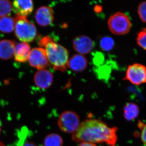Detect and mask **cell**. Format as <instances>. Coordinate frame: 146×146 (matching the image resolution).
Instances as JSON below:
<instances>
[{
    "label": "cell",
    "instance_id": "obj_1",
    "mask_svg": "<svg viewBox=\"0 0 146 146\" xmlns=\"http://www.w3.org/2000/svg\"><path fill=\"white\" fill-rule=\"evenodd\" d=\"M117 130L116 127H109L101 120L87 119L80 123L78 129L72 133V140L77 143H104L109 146H115Z\"/></svg>",
    "mask_w": 146,
    "mask_h": 146
},
{
    "label": "cell",
    "instance_id": "obj_2",
    "mask_svg": "<svg viewBox=\"0 0 146 146\" xmlns=\"http://www.w3.org/2000/svg\"><path fill=\"white\" fill-rule=\"evenodd\" d=\"M40 48L45 50L49 63L56 70L65 72L68 68L69 52L50 36H45L39 41Z\"/></svg>",
    "mask_w": 146,
    "mask_h": 146
},
{
    "label": "cell",
    "instance_id": "obj_3",
    "mask_svg": "<svg viewBox=\"0 0 146 146\" xmlns=\"http://www.w3.org/2000/svg\"><path fill=\"white\" fill-rule=\"evenodd\" d=\"M15 20V32L16 37L25 43L33 42L37 35L35 25L26 17L16 16Z\"/></svg>",
    "mask_w": 146,
    "mask_h": 146
},
{
    "label": "cell",
    "instance_id": "obj_4",
    "mask_svg": "<svg viewBox=\"0 0 146 146\" xmlns=\"http://www.w3.org/2000/svg\"><path fill=\"white\" fill-rule=\"evenodd\" d=\"M108 28L115 35H123L130 31L131 24L130 19L125 13L118 12L110 16L108 22Z\"/></svg>",
    "mask_w": 146,
    "mask_h": 146
},
{
    "label": "cell",
    "instance_id": "obj_5",
    "mask_svg": "<svg viewBox=\"0 0 146 146\" xmlns=\"http://www.w3.org/2000/svg\"><path fill=\"white\" fill-rule=\"evenodd\" d=\"M80 124L78 115L75 112L70 110L62 112L58 121V127L65 133H74L78 129Z\"/></svg>",
    "mask_w": 146,
    "mask_h": 146
},
{
    "label": "cell",
    "instance_id": "obj_6",
    "mask_svg": "<svg viewBox=\"0 0 146 146\" xmlns=\"http://www.w3.org/2000/svg\"><path fill=\"white\" fill-rule=\"evenodd\" d=\"M123 80H128L135 85H140L146 83L145 66L139 63H134L129 65Z\"/></svg>",
    "mask_w": 146,
    "mask_h": 146
},
{
    "label": "cell",
    "instance_id": "obj_7",
    "mask_svg": "<svg viewBox=\"0 0 146 146\" xmlns=\"http://www.w3.org/2000/svg\"><path fill=\"white\" fill-rule=\"evenodd\" d=\"M28 59L31 65L39 70H44L48 65L46 54L42 48L33 49L30 53Z\"/></svg>",
    "mask_w": 146,
    "mask_h": 146
},
{
    "label": "cell",
    "instance_id": "obj_8",
    "mask_svg": "<svg viewBox=\"0 0 146 146\" xmlns=\"http://www.w3.org/2000/svg\"><path fill=\"white\" fill-rule=\"evenodd\" d=\"M73 47L76 52L83 55L89 53L93 50L94 42L89 36L80 35L76 36L74 39Z\"/></svg>",
    "mask_w": 146,
    "mask_h": 146
},
{
    "label": "cell",
    "instance_id": "obj_9",
    "mask_svg": "<svg viewBox=\"0 0 146 146\" xmlns=\"http://www.w3.org/2000/svg\"><path fill=\"white\" fill-rule=\"evenodd\" d=\"M35 18L36 23L39 25L48 26L54 21L53 11L49 6L41 7L36 11Z\"/></svg>",
    "mask_w": 146,
    "mask_h": 146
},
{
    "label": "cell",
    "instance_id": "obj_10",
    "mask_svg": "<svg viewBox=\"0 0 146 146\" xmlns=\"http://www.w3.org/2000/svg\"><path fill=\"white\" fill-rule=\"evenodd\" d=\"M53 81V76L49 71L42 70L35 74L34 82L35 85L41 89H46L49 88Z\"/></svg>",
    "mask_w": 146,
    "mask_h": 146
},
{
    "label": "cell",
    "instance_id": "obj_11",
    "mask_svg": "<svg viewBox=\"0 0 146 146\" xmlns=\"http://www.w3.org/2000/svg\"><path fill=\"white\" fill-rule=\"evenodd\" d=\"M34 8L33 1H15L13 3V10L17 16L26 17L31 14Z\"/></svg>",
    "mask_w": 146,
    "mask_h": 146
},
{
    "label": "cell",
    "instance_id": "obj_12",
    "mask_svg": "<svg viewBox=\"0 0 146 146\" xmlns=\"http://www.w3.org/2000/svg\"><path fill=\"white\" fill-rule=\"evenodd\" d=\"M87 59L83 55H74L69 59L68 68L74 72H82L87 67Z\"/></svg>",
    "mask_w": 146,
    "mask_h": 146
},
{
    "label": "cell",
    "instance_id": "obj_13",
    "mask_svg": "<svg viewBox=\"0 0 146 146\" xmlns=\"http://www.w3.org/2000/svg\"><path fill=\"white\" fill-rule=\"evenodd\" d=\"M30 46L28 44L21 42L15 45L14 56L15 60L17 62H25L28 59Z\"/></svg>",
    "mask_w": 146,
    "mask_h": 146
},
{
    "label": "cell",
    "instance_id": "obj_14",
    "mask_svg": "<svg viewBox=\"0 0 146 146\" xmlns=\"http://www.w3.org/2000/svg\"><path fill=\"white\" fill-rule=\"evenodd\" d=\"M15 43L12 40L4 39L0 41V58L3 60L10 59L14 55Z\"/></svg>",
    "mask_w": 146,
    "mask_h": 146
},
{
    "label": "cell",
    "instance_id": "obj_15",
    "mask_svg": "<svg viewBox=\"0 0 146 146\" xmlns=\"http://www.w3.org/2000/svg\"><path fill=\"white\" fill-rule=\"evenodd\" d=\"M140 110L137 104L133 103H128L123 108L124 117L127 121H131L138 117Z\"/></svg>",
    "mask_w": 146,
    "mask_h": 146
},
{
    "label": "cell",
    "instance_id": "obj_16",
    "mask_svg": "<svg viewBox=\"0 0 146 146\" xmlns=\"http://www.w3.org/2000/svg\"><path fill=\"white\" fill-rule=\"evenodd\" d=\"M16 20L11 16H6L0 18V31L10 33L15 29Z\"/></svg>",
    "mask_w": 146,
    "mask_h": 146
},
{
    "label": "cell",
    "instance_id": "obj_17",
    "mask_svg": "<svg viewBox=\"0 0 146 146\" xmlns=\"http://www.w3.org/2000/svg\"><path fill=\"white\" fill-rule=\"evenodd\" d=\"M44 146H63V138L57 133H50L45 137Z\"/></svg>",
    "mask_w": 146,
    "mask_h": 146
},
{
    "label": "cell",
    "instance_id": "obj_18",
    "mask_svg": "<svg viewBox=\"0 0 146 146\" xmlns=\"http://www.w3.org/2000/svg\"><path fill=\"white\" fill-rule=\"evenodd\" d=\"M12 8V4L10 1L0 0V17L3 18L10 14Z\"/></svg>",
    "mask_w": 146,
    "mask_h": 146
},
{
    "label": "cell",
    "instance_id": "obj_19",
    "mask_svg": "<svg viewBox=\"0 0 146 146\" xmlns=\"http://www.w3.org/2000/svg\"><path fill=\"white\" fill-rule=\"evenodd\" d=\"M114 40L111 37L105 36L102 37L100 41L101 48L105 51H110L114 46Z\"/></svg>",
    "mask_w": 146,
    "mask_h": 146
},
{
    "label": "cell",
    "instance_id": "obj_20",
    "mask_svg": "<svg viewBox=\"0 0 146 146\" xmlns=\"http://www.w3.org/2000/svg\"><path fill=\"white\" fill-rule=\"evenodd\" d=\"M138 45L143 49L146 50V28L138 33L137 37Z\"/></svg>",
    "mask_w": 146,
    "mask_h": 146
},
{
    "label": "cell",
    "instance_id": "obj_21",
    "mask_svg": "<svg viewBox=\"0 0 146 146\" xmlns=\"http://www.w3.org/2000/svg\"><path fill=\"white\" fill-rule=\"evenodd\" d=\"M138 13L141 21L146 23V1L143 2L139 4Z\"/></svg>",
    "mask_w": 146,
    "mask_h": 146
},
{
    "label": "cell",
    "instance_id": "obj_22",
    "mask_svg": "<svg viewBox=\"0 0 146 146\" xmlns=\"http://www.w3.org/2000/svg\"><path fill=\"white\" fill-rule=\"evenodd\" d=\"M138 128L141 130V138L143 143L146 146V124H144L139 121L138 123Z\"/></svg>",
    "mask_w": 146,
    "mask_h": 146
},
{
    "label": "cell",
    "instance_id": "obj_23",
    "mask_svg": "<svg viewBox=\"0 0 146 146\" xmlns=\"http://www.w3.org/2000/svg\"><path fill=\"white\" fill-rule=\"evenodd\" d=\"M21 146H37L36 144L31 141H26L23 142Z\"/></svg>",
    "mask_w": 146,
    "mask_h": 146
},
{
    "label": "cell",
    "instance_id": "obj_24",
    "mask_svg": "<svg viewBox=\"0 0 146 146\" xmlns=\"http://www.w3.org/2000/svg\"><path fill=\"white\" fill-rule=\"evenodd\" d=\"M79 146H97L96 144L89 142H82Z\"/></svg>",
    "mask_w": 146,
    "mask_h": 146
},
{
    "label": "cell",
    "instance_id": "obj_25",
    "mask_svg": "<svg viewBox=\"0 0 146 146\" xmlns=\"http://www.w3.org/2000/svg\"><path fill=\"white\" fill-rule=\"evenodd\" d=\"M0 146H6V145L3 142L0 141Z\"/></svg>",
    "mask_w": 146,
    "mask_h": 146
},
{
    "label": "cell",
    "instance_id": "obj_26",
    "mask_svg": "<svg viewBox=\"0 0 146 146\" xmlns=\"http://www.w3.org/2000/svg\"><path fill=\"white\" fill-rule=\"evenodd\" d=\"M1 124H0V133H1Z\"/></svg>",
    "mask_w": 146,
    "mask_h": 146
}]
</instances>
